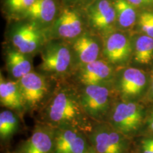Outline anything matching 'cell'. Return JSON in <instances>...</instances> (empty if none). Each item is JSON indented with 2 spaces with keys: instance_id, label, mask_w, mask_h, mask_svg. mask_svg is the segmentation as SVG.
<instances>
[{
  "instance_id": "20",
  "label": "cell",
  "mask_w": 153,
  "mask_h": 153,
  "mask_svg": "<svg viewBox=\"0 0 153 153\" xmlns=\"http://www.w3.org/2000/svg\"><path fill=\"white\" fill-rule=\"evenodd\" d=\"M116 11V29L133 33L136 25L139 10L127 0H113Z\"/></svg>"
},
{
  "instance_id": "30",
  "label": "cell",
  "mask_w": 153,
  "mask_h": 153,
  "mask_svg": "<svg viewBox=\"0 0 153 153\" xmlns=\"http://www.w3.org/2000/svg\"><path fill=\"white\" fill-rule=\"evenodd\" d=\"M131 153H137V152H135V150H133H133H132V151H131Z\"/></svg>"
},
{
  "instance_id": "22",
  "label": "cell",
  "mask_w": 153,
  "mask_h": 153,
  "mask_svg": "<svg viewBox=\"0 0 153 153\" xmlns=\"http://www.w3.org/2000/svg\"><path fill=\"white\" fill-rule=\"evenodd\" d=\"M36 0H2V11L11 21L19 20Z\"/></svg>"
},
{
  "instance_id": "6",
  "label": "cell",
  "mask_w": 153,
  "mask_h": 153,
  "mask_svg": "<svg viewBox=\"0 0 153 153\" xmlns=\"http://www.w3.org/2000/svg\"><path fill=\"white\" fill-rule=\"evenodd\" d=\"M149 86V70L131 65L116 69L113 87L118 99L143 102Z\"/></svg>"
},
{
  "instance_id": "15",
  "label": "cell",
  "mask_w": 153,
  "mask_h": 153,
  "mask_svg": "<svg viewBox=\"0 0 153 153\" xmlns=\"http://www.w3.org/2000/svg\"><path fill=\"white\" fill-rule=\"evenodd\" d=\"M91 148L87 134L74 126L55 128L53 153H85Z\"/></svg>"
},
{
  "instance_id": "21",
  "label": "cell",
  "mask_w": 153,
  "mask_h": 153,
  "mask_svg": "<svg viewBox=\"0 0 153 153\" xmlns=\"http://www.w3.org/2000/svg\"><path fill=\"white\" fill-rule=\"evenodd\" d=\"M23 118L13 111L7 109L0 113V140L1 145L7 144L19 131Z\"/></svg>"
},
{
  "instance_id": "18",
  "label": "cell",
  "mask_w": 153,
  "mask_h": 153,
  "mask_svg": "<svg viewBox=\"0 0 153 153\" xmlns=\"http://www.w3.org/2000/svg\"><path fill=\"white\" fill-rule=\"evenodd\" d=\"M5 67L9 79L19 80L33 71V57L14 48L11 45L7 48L4 54Z\"/></svg>"
},
{
  "instance_id": "23",
  "label": "cell",
  "mask_w": 153,
  "mask_h": 153,
  "mask_svg": "<svg viewBox=\"0 0 153 153\" xmlns=\"http://www.w3.org/2000/svg\"><path fill=\"white\" fill-rule=\"evenodd\" d=\"M133 32L144 34L153 38V7L139 11Z\"/></svg>"
},
{
  "instance_id": "24",
  "label": "cell",
  "mask_w": 153,
  "mask_h": 153,
  "mask_svg": "<svg viewBox=\"0 0 153 153\" xmlns=\"http://www.w3.org/2000/svg\"><path fill=\"white\" fill-rule=\"evenodd\" d=\"M133 150L137 153H153V136L137 137L133 140Z\"/></svg>"
},
{
  "instance_id": "26",
  "label": "cell",
  "mask_w": 153,
  "mask_h": 153,
  "mask_svg": "<svg viewBox=\"0 0 153 153\" xmlns=\"http://www.w3.org/2000/svg\"><path fill=\"white\" fill-rule=\"evenodd\" d=\"M127 1L136 7L139 11L153 7V0H127Z\"/></svg>"
},
{
  "instance_id": "8",
  "label": "cell",
  "mask_w": 153,
  "mask_h": 153,
  "mask_svg": "<svg viewBox=\"0 0 153 153\" xmlns=\"http://www.w3.org/2000/svg\"><path fill=\"white\" fill-rule=\"evenodd\" d=\"M87 30L89 27L83 7L62 5L57 18L48 28V35L50 40L70 43Z\"/></svg>"
},
{
  "instance_id": "3",
  "label": "cell",
  "mask_w": 153,
  "mask_h": 153,
  "mask_svg": "<svg viewBox=\"0 0 153 153\" xmlns=\"http://www.w3.org/2000/svg\"><path fill=\"white\" fill-rule=\"evenodd\" d=\"M37 71L57 81L70 79L74 71L73 55L68 42L50 40L40 52Z\"/></svg>"
},
{
  "instance_id": "16",
  "label": "cell",
  "mask_w": 153,
  "mask_h": 153,
  "mask_svg": "<svg viewBox=\"0 0 153 153\" xmlns=\"http://www.w3.org/2000/svg\"><path fill=\"white\" fill-rule=\"evenodd\" d=\"M60 9L57 0H36L19 20L31 21L48 30L57 18Z\"/></svg>"
},
{
  "instance_id": "28",
  "label": "cell",
  "mask_w": 153,
  "mask_h": 153,
  "mask_svg": "<svg viewBox=\"0 0 153 153\" xmlns=\"http://www.w3.org/2000/svg\"><path fill=\"white\" fill-rule=\"evenodd\" d=\"M62 4L65 6H76L84 7L92 0H61Z\"/></svg>"
},
{
  "instance_id": "19",
  "label": "cell",
  "mask_w": 153,
  "mask_h": 153,
  "mask_svg": "<svg viewBox=\"0 0 153 153\" xmlns=\"http://www.w3.org/2000/svg\"><path fill=\"white\" fill-rule=\"evenodd\" d=\"M133 55L131 65L149 70L153 65V38L138 33H132Z\"/></svg>"
},
{
  "instance_id": "13",
  "label": "cell",
  "mask_w": 153,
  "mask_h": 153,
  "mask_svg": "<svg viewBox=\"0 0 153 153\" xmlns=\"http://www.w3.org/2000/svg\"><path fill=\"white\" fill-rule=\"evenodd\" d=\"M69 44L73 55L74 69L102 58V38L89 29Z\"/></svg>"
},
{
  "instance_id": "14",
  "label": "cell",
  "mask_w": 153,
  "mask_h": 153,
  "mask_svg": "<svg viewBox=\"0 0 153 153\" xmlns=\"http://www.w3.org/2000/svg\"><path fill=\"white\" fill-rule=\"evenodd\" d=\"M55 136V128L37 122L30 136L9 153H53Z\"/></svg>"
},
{
  "instance_id": "12",
  "label": "cell",
  "mask_w": 153,
  "mask_h": 153,
  "mask_svg": "<svg viewBox=\"0 0 153 153\" xmlns=\"http://www.w3.org/2000/svg\"><path fill=\"white\" fill-rule=\"evenodd\" d=\"M83 8L89 29L94 33L103 38L117 30L113 0H92Z\"/></svg>"
},
{
  "instance_id": "2",
  "label": "cell",
  "mask_w": 153,
  "mask_h": 153,
  "mask_svg": "<svg viewBox=\"0 0 153 153\" xmlns=\"http://www.w3.org/2000/svg\"><path fill=\"white\" fill-rule=\"evenodd\" d=\"M147 113L143 101L117 99L114 101L106 121L114 128L132 140L142 133Z\"/></svg>"
},
{
  "instance_id": "11",
  "label": "cell",
  "mask_w": 153,
  "mask_h": 153,
  "mask_svg": "<svg viewBox=\"0 0 153 153\" xmlns=\"http://www.w3.org/2000/svg\"><path fill=\"white\" fill-rule=\"evenodd\" d=\"M116 68L103 58L74 69L68 80L76 86L114 85Z\"/></svg>"
},
{
  "instance_id": "7",
  "label": "cell",
  "mask_w": 153,
  "mask_h": 153,
  "mask_svg": "<svg viewBox=\"0 0 153 153\" xmlns=\"http://www.w3.org/2000/svg\"><path fill=\"white\" fill-rule=\"evenodd\" d=\"M82 106L88 116L94 122L106 121L115 100L114 87L106 85L76 86Z\"/></svg>"
},
{
  "instance_id": "27",
  "label": "cell",
  "mask_w": 153,
  "mask_h": 153,
  "mask_svg": "<svg viewBox=\"0 0 153 153\" xmlns=\"http://www.w3.org/2000/svg\"><path fill=\"white\" fill-rule=\"evenodd\" d=\"M149 72H150V86H149L146 97L143 101L146 104H152L153 103V65L149 69Z\"/></svg>"
},
{
  "instance_id": "10",
  "label": "cell",
  "mask_w": 153,
  "mask_h": 153,
  "mask_svg": "<svg viewBox=\"0 0 153 153\" xmlns=\"http://www.w3.org/2000/svg\"><path fill=\"white\" fill-rule=\"evenodd\" d=\"M102 58L118 68L129 65L133 55L132 33L116 30L102 38Z\"/></svg>"
},
{
  "instance_id": "5",
  "label": "cell",
  "mask_w": 153,
  "mask_h": 153,
  "mask_svg": "<svg viewBox=\"0 0 153 153\" xmlns=\"http://www.w3.org/2000/svg\"><path fill=\"white\" fill-rule=\"evenodd\" d=\"M24 98L26 114H38L52 97L59 81L36 71L17 80Z\"/></svg>"
},
{
  "instance_id": "9",
  "label": "cell",
  "mask_w": 153,
  "mask_h": 153,
  "mask_svg": "<svg viewBox=\"0 0 153 153\" xmlns=\"http://www.w3.org/2000/svg\"><path fill=\"white\" fill-rule=\"evenodd\" d=\"M87 136L97 153H131L133 148V140L116 131L106 121L94 122Z\"/></svg>"
},
{
  "instance_id": "17",
  "label": "cell",
  "mask_w": 153,
  "mask_h": 153,
  "mask_svg": "<svg viewBox=\"0 0 153 153\" xmlns=\"http://www.w3.org/2000/svg\"><path fill=\"white\" fill-rule=\"evenodd\" d=\"M0 104L1 107L16 112L23 118L26 114L24 98L17 80L6 79L0 74Z\"/></svg>"
},
{
  "instance_id": "25",
  "label": "cell",
  "mask_w": 153,
  "mask_h": 153,
  "mask_svg": "<svg viewBox=\"0 0 153 153\" xmlns=\"http://www.w3.org/2000/svg\"><path fill=\"white\" fill-rule=\"evenodd\" d=\"M140 135L153 136V103L147 104L146 117Z\"/></svg>"
},
{
  "instance_id": "29",
  "label": "cell",
  "mask_w": 153,
  "mask_h": 153,
  "mask_svg": "<svg viewBox=\"0 0 153 153\" xmlns=\"http://www.w3.org/2000/svg\"><path fill=\"white\" fill-rule=\"evenodd\" d=\"M85 153H97V152H96L95 151H94V149L91 148L89 149V150H87V152H85Z\"/></svg>"
},
{
  "instance_id": "1",
  "label": "cell",
  "mask_w": 153,
  "mask_h": 153,
  "mask_svg": "<svg viewBox=\"0 0 153 153\" xmlns=\"http://www.w3.org/2000/svg\"><path fill=\"white\" fill-rule=\"evenodd\" d=\"M37 116V122L55 128L74 126L87 134L94 123L82 106L76 86L68 79L58 82L52 97Z\"/></svg>"
},
{
  "instance_id": "4",
  "label": "cell",
  "mask_w": 153,
  "mask_h": 153,
  "mask_svg": "<svg viewBox=\"0 0 153 153\" xmlns=\"http://www.w3.org/2000/svg\"><path fill=\"white\" fill-rule=\"evenodd\" d=\"M7 35L11 46L32 57L50 41L48 30L26 19L11 21Z\"/></svg>"
}]
</instances>
